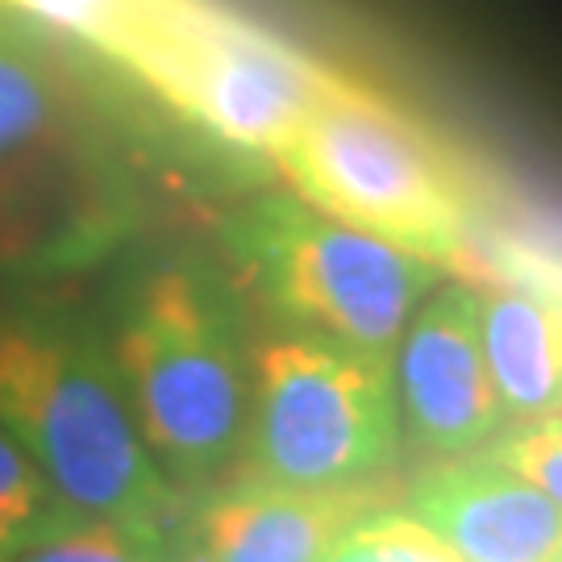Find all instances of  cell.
I'll return each mask as SVG.
<instances>
[{"instance_id":"obj_14","label":"cell","mask_w":562,"mask_h":562,"mask_svg":"<svg viewBox=\"0 0 562 562\" xmlns=\"http://www.w3.org/2000/svg\"><path fill=\"white\" fill-rule=\"evenodd\" d=\"M317 562H462L404 508H367L334 533Z\"/></svg>"},{"instance_id":"obj_10","label":"cell","mask_w":562,"mask_h":562,"mask_svg":"<svg viewBox=\"0 0 562 562\" xmlns=\"http://www.w3.org/2000/svg\"><path fill=\"white\" fill-rule=\"evenodd\" d=\"M362 496H308L255 475L183 496L167 529L171 562H317Z\"/></svg>"},{"instance_id":"obj_2","label":"cell","mask_w":562,"mask_h":562,"mask_svg":"<svg viewBox=\"0 0 562 562\" xmlns=\"http://www.w3.org/2000/svg\"><path fill=\"white\" fill-rule=\"evenodd\" d=\"M92 308L162 480L180 496L222 483L241 462L255 341L238 288L192 250L130 241Z\"/></svg>"},{"instance_id":"obj_5","label":"cell","mask_w":562,"mask_h":562,"mask_svg":"<svg viewBox=\"0 0 562 562\" xmlns=\"http://www.w3.org/2000/svg\"><path fill=\"white\" fill-rule=\"evenodd\" d=\"M222 250L276 325L392 359L438 262L325 217L296 192H259L222 222Z\"/></svg>"},{"instance_id":"obj_4","label":"cell","mask_w":562,"mask_h":562,"mask_svg":"<svg viewBox=\"0 0 562 562\" xmlns=\"http://www.w3.org/2000/svg\"><path fill=\"white\" fill-rule=\"evenodd\" d=\"M288 192L325 217L467 271L475 201L434 138L367 88L329 71L313 109L276 155Z\"/></svg>"},{"instance_id":"obj_15","label":"cell","mask_w":562,"mask_h":562,"mask_svg":"<svg viewBox=\"0 0 562 562\" xmlns=\"http://www.w3.org/2000/svg\"><path fill=\"white\" fill-rule=\"evenodd\" d=\"M67 517H76V508L46 483L38 462L0 425V546L46 533Z\"/></svg>"},{"instance_id":"obj_6","label":"cell","mask_w":562,"mask_h":562,"mask_svg":"<svg viewBox=\"0 0 562 562\" xmlns=\"http://www.w3.org/2000/svg\"><path fill=\"white\" fill-rule=\"evenodd\" d=\"M392 359L276 325L255 341L246 475L308 496H359L401 459Z\"/></svg>"},{"instance_id":"obj_16","label":"cell","mask_w":562,"mask_h":562,"mask_svg":"<svg viewBox=\"0 0 562 562\" xmlns=\"http://www.w3.org/2000/svg\"><path fill=\"white\" fill-rule=\"evenodd\" d=\"M483 450L508 462L517 475L538 483L562 504V408L550 417H538V422H513Z\"/></svg>"},{"instance_id":"obj_12","label":"cell","mask_w":562,"mask_h":562,"mask_svg":"<svg viewBox=\"0 0 562 562\" xmlns=\"http://www.w3.org/2000/svg\"><path fill=\"white\" fill-rule=\"evenodd\" d=\"M167 529L76 513L46 533L0 546V562H171Z\"/></svg>"},{"instance_id":"obj_3","label":"cell","mask_w":562,"mask_h":562,"mask_svg":"<svg viewBox=\"0 0 562 562\" xmlns=\"http://www.w3.org/2000/svg\"><path fill=\"white\" fill-rule=\"evenodd\" d=\"M0 425L83 517L171 525L180 492L142 442L92 301L0 288Z\"/></svg>"},{"instance_id":"obj_7","label":"cell","mask_w":562,"mask_h":562,"mask_svg":"<svg viewBox=\"0 0 562 562\" xmlns=\"http://www.w3.org/2000/svg\"><path fill=\"white\" fill-rule=\"evenodd\" d=\"M113 67L188 130L255 159L280 155L329 76L213 0H146Z\"/></svg>"},{"instance_id":"obj_8","label":"cell","mask_w":562,"mask_h":562,"mask_svg":"<svg viewBox=\"0 0 562 562\" xmlns=\"http://www.w3.org/2000/svg\"><path fill=\"white\" fill-rule=\"evenodd\" d=\"M401 438L422 459L475 454L508 417L483 359V288L442 280L408 317L392 355Z\"/></svg>"},{"instance_id":"obj_13","label":"cell","mask_w":562,"mask_h":562,"mask_svg":"<svg viewBox=\"0 0 562 562\" xmlns=\"http://www.w3.org/2000/svg\"><path fill=\"white\" fill-rule=\"evenodd\" d=\"M146 0H0L13 18L59 42H71L97 59H117Z\"/></svg>"},{"instance_id":"obj_9","label":"cell","mask_w":562,"mask_h":562,"mask_svg":"<svg viewBox=\"0 0 562 562\" xmlns=\"http://www.w3.org/2000/svg\"><path fill=\"white\" fill-rule=\"evenodd\" d=\"M404 513L462 562H562V504L487 450L434 462Z\"/></svg>"},{"instance_id":"obj_1","label":"cell","mask_w":562,"mask_h":562,"mask_svg":"<svg viewBox=\"0 0 562 562\" xmlns=\"http://www.w3.org/2000/svg\"><path fill=\"white\" fill-rule=\"evenodd\" d=\"M63 46L0 9V288L97 276L146 225L134 155Z\"/></svg>"},{"instance_id":"obj_11","label":"cell","mask_w":562,"mask_h":562,"mask_svg":"<svg viewBox=\"0 0 562 562\" xmlns=\"http://www.w3.org/2000/svg\"><path fill=\"white\" fill-rule=\"evenodd\" d=\"M483 359L508 422L562 408V292L538 283L483 288Z\"/></svg>"}]
</instances>
